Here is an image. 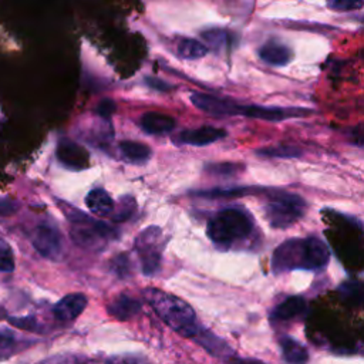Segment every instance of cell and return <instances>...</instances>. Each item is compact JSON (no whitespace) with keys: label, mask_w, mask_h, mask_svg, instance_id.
<instances>
[{"label":"cell","mask_w":364,"mask_h":364,"mask_svg":"<svg viewBox=\"0 0 364 364\" xmlns=\"http://www.w3.org/2000/svg\"><path fill=\"white\" fill-rule=\"evenodd\" d=\"M327 245L314 236L291 237L280 243L272 255L274 273L290 270H318L328 263Z\"/></svg>","instance_id":"1"},{"label":"cell","mask_w":364,"mask_h":364,"mask_svg":"<svg viewBox=\"0 0 364 364\" xmlns=\"http://www.w3.org/2000/svg\"><path fill=\"white\" fill-rule=\"evenodd\" d=\"M144 296L161 320L181 336L196 338L203 330L193 309L185 300L154 287L145 289Z\"/></svg>","instance_id":"2"},{"label":"cell","mask_w":364,"mask_h":364,"mask_svg":"<svg viewBox=\"0 0 364 364\" xmlns=\"http://www.w3.org/2000/svg\"><path fill=\"white\" fill-rule=\"evenodd\" d=\"M60 208L73 225L70 236L77 246L85 250H101L111 239L117 237V232L109 225L88 216L65 202H61Z\"/></svg>","instance_id":"3"},{"label":"cell","mask_w":364,"mask_h":364,"mask_svg":"<svg viewBox=\"0 0 364 364\" xmlns=\"http://www.w3.org/2000/svg\"><path fill=\"white\" fill-rule=\"evenodd\" d=\"M253 230V220L247 212L239 208H225L209 222L206 233L209 239L222 247L246 239Z\"/></svg>","instance_id":"4"},{"label":"cell","mask_w":364,"mask_h":364,"mask_svg":"<svg viewBox=\"0 0 364 364\" xmlns=\"http://www.w3.org/2000/svg\"><path fill=\"white\" fill-rule=\"evenodd\" d=\"M306 210V202L296 193L276 192L269 193L264 205V215L269 225L274 229H286L296 223Z\"/></svg>","instance_id":"5"},{"label":"cell","mask_w":364,"mask_h":364,"mask_svg":"<svg viewBox=\"0 0 364 364\" xmlns=\"http://www.w3.org/2000/svg\"><path fill=\"white\" fill-rule=\"evenodd\" d=\"M162 230L158 226H148L135 239V250L139 256L142 272L146 276L155 274L162 260Z\"/></svg>","instance_id":"6"},{"label":"cell","mask_w":364,"mask_h":364,"mask_svg":"<svg viewBox=\"0 0 364 364\" xmlns=\"http://www.w3.org/2000/svg\"><path fill=\"white\" fill-rule=\"evenodd\" d=\"M309 108L301 107H266V105H237V115H243L247 118L263 119L269 122H279L291 118H301L310 115Z\"/></svg>","instance_id":"7"},{"label":"cell","mask_w":364,"mask_h":364,"mask_svg":"<svg viewBox=\"0 0 364 364\" xmlns=\"http://www.w3.org/2000/svg\"><path fill=\"white\" fill-rule=\"evenodd\" d=\"M33 246L46 259L58 262L64 253L63 236L60 230L50 225H41L33 235Z\"/></svg>","instance_id":"8"},{"label":"cell","mask_w":364,"mask_h":364,"mask_svg":"<svg viewBox=\"0 0 364 364\" xmlns=\"http://www.w3.org/2000/svg\"><path fill=\"white\" fill-rule=\"evenodd\" d=\"M192 104L199 108L200 111L213 115V117H232L237 115V102L219 98L215 95L203 94V92H193L191 94Z\"/></svg>","instance_id":"9"},{"label":"cell","mask_w":364,"mask_h":364,"mask_svg":"<svg viewBox=\"0 0 364 364\" xmlns=\"http://www.w3.org/2000/svg\"><path fill=\"white\" fill-rule=\"evenodd\" d=\"M55 154L58 161L68 169L82 171L88 166L90 155L85 151V148H82L81 145L68 138L60 139Z\"/></svg>","instance_id":"10"},{"label":"cell","mask_w":364,"mask_h":364,"mask_svg":"<svg viewBox=\"0 0 364 364\" xmlns=\"http://www.w3.org/2000/svg\"><path fill=\"white\" fill-rule=\"evenodd\" d=\"M87 306V297L82 293H71L64 296L54 307L53 314L60 321H73Z\"/></svg>","instance_id":"11"},{"label":"cell","mask_w":364,"mask_h":364,"mask_svg":"<svg viewBox=\"0 0 364 364\" xmlns=\"http://www.w3.org/2000/svg\"><path fill=\"white\" fill-rule=\"evenodd\" d=\"M226 136V131L222 128H215L210 125H203L193 129H185L179 134V141L188 145L203 146L213 144Z\"/></svg>","instance_id":"12"},{"label":"cell","mask_w":364,"mask_h":364,"mask_svg":"<svg viewBox=\"0 0 364 364\" xmlns=\"http://www.w3.org/2000/svg\"><path fill=\"white\" fill-rule=\"evenodd\" d=\"M259 57L269 65L283 67L293 60V51L284 43H280L277 40H269L260 47Z\"/></svg>","instance_id":"13"},{"label":"cell","mask_w":364,"mask_h":364,"mask_svg":"<svg viewBox=\"0 0 364 364\" xmlns=\"http://www.w3.org/2000/svg\"><path fill=\"white\" fill-rule=\"evenodd\" d=\"M85 205L91 213L100 218H105L111 215L115 209V203L107 191L101 188L91 189L85 196Z\"/></svg>","instance_id":"14"},{"label":"cell","mask_w":364,"mask_h":364,"mask_svg":"<svg viewBox=\"0 0 364 364\" xmlns=\"http://www.w3.org/2000/svg\"><path fill=\"white\" fill-rule=\"evenodd\" d=\"M176 122L172 117L166 114H159V112H146L141 118V128L146 134L152 135H161L172 131L175 128Z\"/></svg>","instance_id":"15"},{"label":"cell","mask_w":364,"mask_h":364,"mask_svg":"<svg viewBox=\"0 0 364 364\" xmlns=\"http://www.w3.org/2000/svg\"><path fill=\"white\" fill-rule=\"evenodd\" d=\"M107 310L112 317H115L118 320H128V318L134 317L136 313H139L141 303H139V300H136L131 296L119 294L108 304Z\"/></svg>","instance_id":"16"},{"label":"cell","mask_w":364,"mask_h":364,"mask_svg":"<svg viewBox=\"0 0 364 364\" xmlns=\"http://www.w3.org/2000/svg\"><path fill=\"white\" fill-rule=\"evenodd\" d=\"M304 311H306V300L300 296H290L273 309L272 318L277 320V321L291 320V318L303 314Z\"/></svg>","instance_id":"17"},{"label":"cell","mask_w":364,"mask_h":364,"mask_svg":"<svg viewBox=\"0 0 364 364\" xmlns=\"http://www.w3.org/2000/svg\"><path fill=\"white\" fill-rule=\"evenodd\" d=\"M279 344L283 358L287 364H306L309 361V353L306 347L300 344L297 340L289 336H282Z\"/></svg>","instance_id":"18"},{"label":"cell","mask_w":364,"mask_h":364,"mask_svg":"<svg viewBox=\"0 0 364 364\" xmlns=\"http://www.w3.org/2000/svg\"><path fill=\"white\" fill-rule=\"evenodd\" d=\"M118 148L122 156L131 164H145L152 155V151L148 145L136 141H121Z\"/></svg>","instance_id":"19"},{"label":"cell","mask_w":364,"mask_h":364,"mask_svg":"<svg viewBox=\"0 0 364 364\" xmlns=\"http://www.w3.org/2000/svg\"><path fill=\"white\" fill-rule=\"evenodd\" d=\"M338 294L343 301L351 304L353 307L364 309V282L348 280L338 286Z\"/></svg>","instance_id":"20"},{"label":"cell","mask_w":364,"mask_h":364,"mask_svg":"<svg viewBox=\"0 0 364 364\" xmlns=\"http://www.w3.org/2000/svg\"><path fill=\"white\" fill-rule=\"evenodd\" d=\"M176 50L178 54L186 60H196L208 53V47L195 38H181Z\"/></svg>","instance_id":"21"},{"label":"cell","mask_w":364,"mask_h":364,"mask_svg":"<svg viewBox=\"0 0 364 364\" xmlns=\"http://www.w3.org/2000/svg\"><path fill=\"white\" fill-rule=\"evenodd\" d=\"M256 154L264 158H297L301 155V151L293 145H276L260 148Z\"/></svg>","instance_id":"22"},{"label":"cell","mask_w":364,"mask_h":364,"mask_svg":"<svg viewBox=\"0 0 364 364\" xmlns=\"http://www.w3.org/2000/svg\"><path fill=\"white\" fill-rule=\"evenodd\" d=\"M203 40L208 43V46L213 47V48H223L229 44L230 41V34L225 30L220 28H212V30H206L202 33Z\"/></svg>","instance_id":"23"},{"label":"cell","mask_w":364,"mask_h":364,"mask_svg":"<svg viewBox=\"0 0 364 364\" xmlns=\"http://www.w3.org/2000/svg\"><path fill=\"white\" fill-rule=\"evenodd\" d=\"M14 270V255L10 245L0 239V272L9 273Z\"/></svg>","instance_id":"24"},{"label":"cell","mask_w":364,"mask_h":364,"mask_svg":"<svg viewBox=\"0 0 364 364\" xmlns=\"http://www.w3.org/2000/svg\"><path fill=\"white\" fill-rule=\"evenodd\" d=\"M16 348V338L11 331L0 328V360H7Z\"/></svg>","instance_id":"25"},{"label":"cell","mask_w":364,"mask_h":364,"mask_svg":"<svg viewBox=\"0 0 364 364\" xmlns=\"http://www.w3.org/2000/svg\"><path fill=\"white\" fill-rule=\"evenodd\" d=\"M136 209V203L134 200V198L131 196H124L121 198V203H119V209L115 212L114 215V220L115 222H124L127 219H129L132 216V213Z\"/></svg>","instance_id":"26"},{"label":"cell","mask_w":364,"mask_h":364,"mask_svg":"<svg viewBox=\"0 0 364 364\" xmlns=\"http://www.w3.org/2000/svg\"><path fill=\"white\" fill-rule=\"evenodd\" d=\"M105 364H149V361L138 354H119L109 357Z\"/></svg>","instance_id":"27"},{"label":"cell","mask_w":364,"mask_h":364,"mask_svg":"<svg viewBox=\"0 0 364 364\" xmlns=\"http://www.w3.org/2000/svg\"><path fill=\"white\" fill-rule=\"evenodd\" d=\"M82 357H78L75 354H55L51 355L38 364H82Z\"/></svg>","instance_id":"28"},{"label":"cell","mask_w":364,"mask_h":364,"mask_svg":"<svg viewBox=\"0 0 364 364\" xmlns=\"http://www.w3.org/2000/svg\"><path fill=\"white\" fill-rule=\"evenodd\" d=\"M363 6H364V3L357 1V0H334V1L327 3V7H330L331 10H336V11H351V10L361 9Z\"/></svg>","instance_id":"29"},{"label":"cell","mask_w":364,"mask_h":364,"mask_svg":"<svg viewBox=\"0 0 364 364\" xmlns=\"http://www.w3.org/2000/svg\"><path fill=\"white\" fill-rule=\"evenodd\" d=\"M239 165L236 164H229V162H223V164H212L208 166V171L210 173H215V175H233L239 171Z\"/></svg>","instance_id":"30"},{"label":"cell","mask_w":364,"mask_h":364,"mask_svg":"<svg viewBox=\"0 0 364 364\" xmlns=\"http://www.w3.org/2000/svg\"><path fill=\"white\" fill-rule=\"evenodd\" d=\"M9 321L23 330H30V331H36L38 328L37 321L34 320V317H10Z\"/></svg>","instance_id":"31"},{"label":"cell","mask_w":364,"mask_h":364,"mask_svg":"<svg viewBox=\"0 0 364 364\" xmlns=\"http://www.w3.org/2000/svg\"><path fill=\"white\" fill-rule=\"evenodd\" d=\"M115 111V102L112 100H102L97 107V114L104 119H109Z\"/></svg>","instance_id":"32"},{"label":"cell","mask_w":364,"mask_h":364,"mask_svg":"<svg viewBox=\"0 0 364 364\" xmlns=\"http://www.w3.org/2000/svg\"><path fill=\"white\" fill-rule=\"evenodd\" d=\"M350 136L351 141L357 145H364V124L357 125L350 129Z\"/></svg>","instance_id":"33"},{"label":"cell","mask_w":364,"mask_h":364,"mask_svg":"<svg viewBox=\"0 0 364 364\" xmlns=\"http://www.w3.org/2000/svg\"><path fill=\"white\" fill-rule=\"evenodd\" d=\"M114 270L119 274L124 276L128 272V259L127 256H119L117 257V260L114 262Z\"/></svg>","instance_id":"34"},{"label":"cell","mask_w":364,"mask_h":364,"mask_svg":"<svg viewBox=\"0 0 364 364\" xmlns=\"http://www.w3.org/2000/svg\"><path fill=\"white\" fill-rule=\"evenodd\" d=\"M228 364H264L257 358H246V357H228Z\"/></svg>","instance_id":"35"},{"label":"cell","mask_w":364,"mask_h":364,"mask_svg":"<svg viewBox=\"0 0 364 364\" xmlns=\"http://www.w3.org/2000/svg\"><path fill=\"white\" fill-rule=\"evenodd\" d=\"M146 84L151 87V88H155V90H159V91H164V90H168L169 85H166L165 82L159 81L158 78H146Z\"/></svg>","instance_id":"36"},{"label":"cell","mask_w":364,"mask_h":364,"mask_svg":"<svg viewBox=\"0 0 364 364\" xmlns=\"http://www.w3.org/2000/svg\"><path fill=\"white\" fill-rule=\"evenodd\" d=\"M360 57H361V60L364 61V48L360 51Z\"/></svg>","instance_id":"37"}]
</instances>
